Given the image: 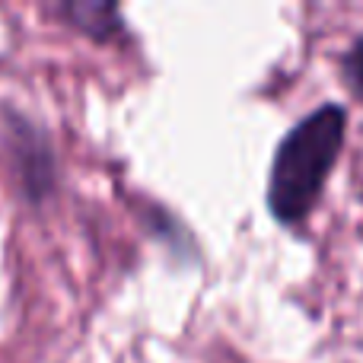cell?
<instances>
[{
	"label": "cell",
	"instance_id": "7a4b0ae2",
	"mask_svg": "<svg viewBox=\"0 0 363 363\" xmlns=\"http://www.w3.org/2000/svg\"><path fill=\"white\" fill-rule=\"evenodd\" d=\"M67 16L74 19L80 29H86L89 35H96V38H108L112 32L121 29L118 10H115L112 4H70Z\"/></svg>",
	"mask_w": 363,
	"mask_h": 363
},
{
	"label": "cell",
	"instance_id": "6da1fadb",
	"mask_svg": "<svg viewBox=\"0 0 363 363\" xmlns=\"http://www.w3.org/2000/svg\"><path fill=\"white\" fill-rule=\"evenodd\" d=\"M345 128L347 112L328 102L296 121L281 140L268 179V207L281 223H300L315 207L325 179L338 163Z\"/></svg>",
	"mask_w": 363,
	"mask_h": 363
}]
</instances>
